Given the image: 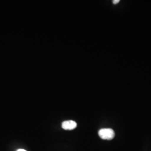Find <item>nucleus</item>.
Returning a JSON list of instances; mask_svg holds the SVG:
<instances>
[{
	"label": "nucleus",
	"instance_id": "nucleus-2",
	"mask_svg": "<svg viewBox=\"0 0 151 151\" xmlns=\"http://www.w3.org/2000/svg\"><path fill=\"white\" fill-rule=\"evenodd\" d=\"M77 127V123L73 120H67L63 122L62 124V127L65 130H73Z\"/></svg>",
	"mask_w": 151,
	"mask_h": 151
},
{
	"label": "nucleus",
	"instance_id": "nucleus-4",
	"mask_svg": "<svg viewBox=\"0 0 151 151\" xmlns=\"http://www.w3.org/2000/svg\"><path fill=\"white\" fill-rule=\"evenodd\" d=\"M17 151H27L26 150H23V149H19V150H17Z\"/></svg>",
	"mask_w": 151,
	"mask_h": 151
},
{
	"label": "nucleus",
	"instance_id": "nucleus-1",
	"mask_svg": "<svg viewBox=\"0 0 151 151\" xmlns=\"http://www.w3.org/2000/svg\"><path fill=\"white\" fill-rule=\"evenodd\" d=\"M99 135L104 140H111L115 137V132L110 128H103L99 131Z\"/></svg>",
	"mask_w": 151,
	"mask_h": 151
},
{
	"label": "nucleus",
	"instance_id": "nucleus-3",
	"mask_svg": "<svg viewBox=\"0 0 151 151\" xmlns=\"http://www.w3.org/2000/svg\"><path fill=\"white\" fill-rule=\"evenodd\" d=\"M119 2H120L119 0H114L113 1V3L114 4H118Z\"/></svg>",
	"mask_w": 151,
	"mask_h": 151
}]
</instances>
